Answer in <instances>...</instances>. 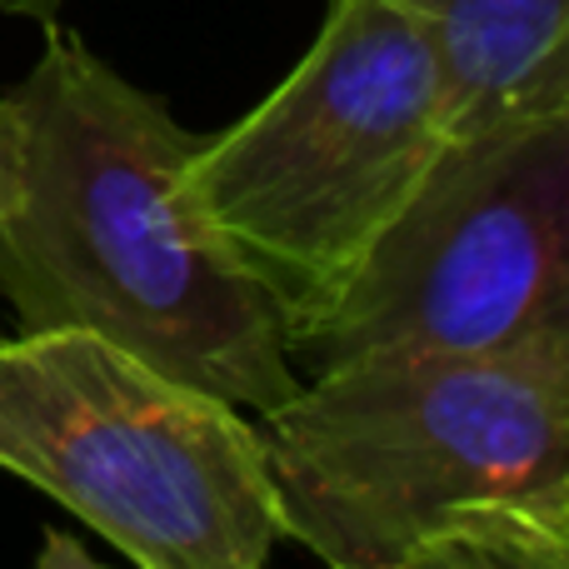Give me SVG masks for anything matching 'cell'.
Returning <instances> with one entry per match:
<instances>
[{
  "label": "cell",
  "instance_id": "obj_4",
  "mask_svg": "<svg viewBox=\"0 0 569 569\" xmlns=\"http://www.w3.org/2000/svg\"><path fill=\"white\" fill-rule=\"evenodd\" d=\"M0 470L140 569H260L280 540L256 415L96 330H0Z\"/></svg>",
  "mask_w": 569,
  "mask_h": 569
},
{
  "label": "cell",
  "instance_id": "obj_5",
  "mask_svg": "<svg viewBox=\"0 0 569 569\" xmlns=\"http://www.w3.org/2000/svg\"><path fill=\"white\" fill-rule=\"evenodd\" d=\"M555 335H569V116H515L445 140L340 300L284 355L310 380Z\"/></svg>",
  "mask_w": 569,
  "mask_h": 569
},
{
  "label": "cell",
  "instance_id": "obj_1",
  "mask_svg": "<svg viewBox=\"0 0 569 569\" xmlns=\"http://www.w3.org/2000/svg\"><path fill=\"white\" fill-rule=\"evenodd\" d=\"M16 106L0 295L20 330H96L266 415L300 385L266 284L180 190L200 136L70 30H46Z\"/></svg>",
  "mask_w": 569,
  "mask_h": 569
},
{
  "label": "cell",
  "instance_id": "obj_8",
  "mask_svg": "<svg viewBox=\"0 0 569 569\" xmlns=\"http://www.w3.org/2000/svg\"><path fill=\"white\" fill-rule=\"evenodd\" d=\"M66 6V0H0V16H16V20H46Z\"/></svg>",
  "mask_w": 569,
  "mask_h": 569
},
{
  "label": "cell",
  "instance_id": "obj_7",
  "mask_svg": "<svg viewBox=\"0 0 569 569\" xmlns=\"http://www.w3.org/2000/svg\"><path fill=\"white\" fill-rule=\"evenodd\" d=\"M16 200V106L0 96V216Z\"/></svg>",
  "mask_w": 569,
  "mask_h": 569
},
{
  "label": "cell",
  "instance_id": "obj_2",
  "mask_svg": "<svg viewBox=\"0 0 569 569\" xmlns=\"http://www.w3.org/2000/svg\"><path fill=\"white\" fill-rule=\"evenodd\" d=\"M256 430L280 535L340 569H569V335L335 365Z\"/></svg>",
  "mask_w": 569,
  "mask_h": 569
},
{
  "label": "cell",
  "instance_id": "obj_3",
  "mask_svg": "<svg viewBox=\"0 0 569 569\" xmlns=\"http://www.w3.org/2000/svg\"><path fill=\"white\" fill-rule=\"evenodd\" d=\"M450 140L445 70L390 0H330L300 66L180 170L186 200L266 284L284 340L315 325Z\"/></svg>",
  "mask_w": 569,
  "mask_h": 569
},
{
  "label": "cell",
  "instance_id": "obj_6",
  "mask_svg": "<svg viewBox=\"0 0 569 569\" xmlns=\"http://www.w3.org/2000/svg\"><path fill=\"white\" fill-rule=\"evenodd\" d=\"M430 36L450 136L515 116H569V0H390Z\"/></svg>",
  "mask_w": 569,
  "mask_h": 569
}]
</instances>
